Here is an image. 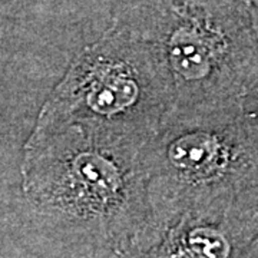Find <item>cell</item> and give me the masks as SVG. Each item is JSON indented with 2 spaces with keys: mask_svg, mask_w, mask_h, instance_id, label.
Masks as SVG:
<instances>
[{
  "mask_svg": "<svg viewBox=\"0 0 258 258\" xmlns=\"http://www.w3.org/2000/svg\"><path fill=\"white\" fill-rule=\"evenodd\" d=\"M144 145L79 123L35 128L25 145L23 191L95 255L138 257L151 220Z\"/></svg>",
  "mask_w": 258,
  "mask_h": 258,
  "instance_id": "obj_1",
  "label": "cell"
},
{
  "mask_svg": "<svg viewBox=\"0 0 258 258\" xmlns=\"http://www.w3.org/2000/svg\"><path fill=\"white\" fill-rule=\"evenodd\" d=\"M151 220L138 257H151L165 230L192 210L258 204V123L244 103L174 108L141 149Z\"/></svg>",
  "mask_w": 258,
  "mask_h": 258,
  "instance_id": "obj_2",
  "label": "cell"
},
{
  "mask_svg": "<svg viewBox=\"0 0 258 258\" xmlns=\"http://www.w3.org/2000/svg\"><path fill=\"white\" fill-rule=\"evenodd\" d=\"M113 19L155 47L178 109L244 103L258 85L249 0H126Z\"/></svg>",
  "mask_w": 258,
  "mask_h": 258,
  "instance_id": "obj_3",
  "label": "cell"
},
{
  "mask_svg": "<svg viewBox=\"0 0 258 258\" xmlns=\"http://www.w3.org/2000/svg\"><path fill=\"white\" fill-rule=\"evenodd\" d=\"M174 105V86L157 49L113 19L75 56L35 128L79 123L145 144Z\"/></svg>",
  "mask_w": 258,
  "mask_h": 258,
  "instance_id": "obj_4",
  "label": "cell"
},
{
  "mask_svg": "<svg viewBox=\"0 0 258 258\" xmlns=\"http://www.w3.org/2000/svg\"><path fill=\"white\" fill-rule=\"evenodd\" d=\"M258 245V204L215 205L182 214L151 257H251Z\"/></svg>",
  "mask_w": 258,
  "mask_h": 258,
  "instance_id": "obj_5",
  "label": "cell"
},
{
  "mask_svg": "<svg viewBox=\"0 0 258 258\" xmlns=\"http://www.w3.org/2000/svg\"><path fill=\"white\" fill-rule=\"evenodd\" d=\"M244 108L258 123V85L249 92V95L244 101Z\"/></svg>",
  "mask_w": 258,
  "mask_h": 258,
  "instance_id": "obj_6",
  "label": "cell"
},
{
  "mask_svg": "<svg viewBox=\"0 0 258 258\" xmlns=\"http://www.w3.org/2000/svg\"><path fill=\"white\" fill-rule=\"evenodd\" d=\"M249 6H251V13H252L254 25H255V30L258 35V0H249Z\"/></svg>",
  "mask_w": 258,
  "mask_h": 258,
  "instance_id": "obj_7",
  "label": "cell"
},
{
  "mask_svg": "<svg viewBox=\"0 0 258 258\" xmlns=\"http://www.w3.org/2000/svg\"><path fill=\"white\" fill-rule=\"evenodd\" d=\"M252 255H258V245L255 247V249H254V252H252Z\"/></svg>",
  "mask_w": 258,
  "mask_h": 258,
  "instance_id": "obj_8",
  "label": "cell"
}]
</instances>
